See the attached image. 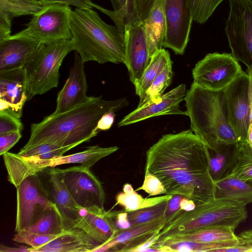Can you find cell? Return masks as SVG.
<instances>
[{"label":"cell","instance_id":"obj_1","mask_svg":"<svg viewBox=\"0 0 252 252\" xmlns=\"http://www.w3.org/2000/svg\"><path fill=\"white\" fill-rule=\"evenodd\" d=\"M209 152L191 129L165 134L146 152L145 173L155 175L165 194H179L195 204L214 198L215 183L209 171Z\"/></svg>","mask_w":252,"mask_h":252},{"label":"cell","instance_id":"obj_2","mask_svg":"<svg viewBox=\"0 0 252 252\" xmlns=\"http://www.w3.org/2000/svg\"><path fill=\"white\" fill-rule=\"evenodd\" d=\"M128 105L125 97L106 100L101 96H89L83 104L64 113L52 114L31 126L29 141L22 148L43 143L74 147L87 142L99 132L97 122L107 112L118 111Z\"/></svg>","mask_w":252,"mask_h":252},{"label":"cell","instance_id":"obj_3","mask_svg":"<svg viewBox=\"0 0 252 252\" xmlns=\"http://www.w3.org/2000/svg\"><path fill=\"white\" fill-rule=\"evenodd\" d=\"M71 40L73 50L85 63L124 62V35L116 26L103 21L93 8H78L71 15Z\"/></svg>","mask_w":252,"mask_h":252},{"label":"cell","instance_id":"obj_4","mask_svg":"<svg viewBox=\"0 0 252 252\" xmlns=\"http://www.w3.org/2000/svg\"><path fill=\"white\" fill-rule=\"evenodd\" d=\"M185 100L191 129L209 150L238 142L230 122L224 90L211 91L192 83Z\"/></svg>","mask_w":252,"mask_h":252},{"label":"cell","instance_id":"obj_5","mask_svg":"<svg viewBox=\"0 0 252 252\" xmlns=\"http://www.w3.org/2000/svg\"><path fill=\"white\" fill-rule=\"evenodd\" d=\"M195 204L192 210L180 209L167 216V221L156 235L157 239L155 244L208 226L222 225L235 229L248 217L246 205L240 202L214 198Z\"/></svg>","mask_w":252,"mask_h":252},{"label":"cell","instance_id":"obj_6","mask_svg":"<svg viewBox=\"0 0 252 252\" xmlns=\"http://www.w3.org/2000/svg\"><path fill=\"white\" fill-rule=\"evenodd\" d=\"M73 50L70 40H58L41 43L25 66L28 100L57 88L60 68L66 56Z\"/></svg>","mask_w":252,"mask_h":252},{"label":"cell","instance_id":"obj_7","mask_svg":"<svg viewBox=\"0 0 252 252\" xmlns=\"http://www.w3.org/2000/svg\"><path fill=\"white\" fill-rule=\"evenodd\" d=\"M70 6L60 4L45 5L32 17L24 30L14 34L46 43L58 40H70Z\"/></svg>","mask_w":252,"mask_h":252},{"label":"cell","instance_id":"obj_8","mask_svg":"<svg viewBox=\"0 0 252 252\" xmlns=\"http://www.w3.org/2000/svg\"><path fill=\"white\" fill-rule=\"evenodd\" d=\"M229 14L225 29L231 54L252 68V0H228Z\"/></svg>","mask_w":252,"mask_h":252},{"label":"cell","instance_id":"obj_9","mask_svg":"<svg viewBox=\"0 0 252 252\" xmlns=\"http://www.w3.org/2000/svg\"><path fill=\"white\" fill-rule=\"evenodd\" d=\"M242 71L238 61L231 53H209L192 69L193 83L205 89L221 91Z\"/></svg>","mask_w":252,"mask_h":252},{"label":"cell","instance_id":"obj_10","mask_svg":"<svg viewBox=\"0 0 252 252\" xmlns=\"http://www.w3.org/2000/svg\"><path fill=\"white\" fill-rule=\"evenodd\" d=\"M16 189L17 211L15 230L17 232L35 223L42 212L54 202L48 190L37 174L26 178Z\"/></svg>","mask_w":252,"mask_h":252},{"label":"cell","instance_id":"obj_11","mask_svg":"<svg viewBox=\"0 0 252 252\" xmlns=\"http://www.w3.org/2000/svg\"><path fill=\"white\" fill-rule=\"evenodd\" d=\"M55 169L78 205L86 209L104 208L105 195L103 187L90 168L81 165Z\"/></svg>","mask_w":252,"mask_h":252},{"label":"cell","instance_id":"obj_12","mask_svg":"<svg viewBox=\"0 0 252 252\" xmlns=\"http://www.w3.org/2000/svg\"><path fill=\"white\" fill-rule=\"evenodd\" d=\"M230 124L238 142L247 140L251 111L250 76L243 71L224 89Z\"/></svg>","mask_w":252,"mask_h":252},{"label":"cell","instance_id":"obj_13","mask_svg":"<svg viewBox=\"0 0 252 252\" xmlns=\"http://www.w3.org/2000/svg\"><path fill=\"white\" fill-rule=\"evenodd\" d=\"M165 13L166 32L163 46L177 55H183L193 21L191 0H165Z\"/></svg>","mask_w":252,"mask_h":252},{"label":"cell","instance_id":"obj_14","mask_svg":"<svg viewBox=\"0 0 252 252\" xmlns=\"http://www.w3.org/2000/svg\"><path fill=\"white\" fill-rule=\"evenodd\" d=\"M125 59L124 63L130 81L135 85L142 77L150 61L143 23L138 21L125 26Z\"/></svg>","mask_w":252,"mask_h":252},{"label":"cell","instance_id":"obj_15","mask_svg":"<svg viewBox=\"0 0 252 252\" xmlns=\"http://www.w3.org/2000/svg\"><path fill=\"white\" fill-rule=\"evenodd\" d=\"M27 100L25 67L0 71V112L20 119Z\"/></svg>","mask_w":252,"mask_h":252},{"label":"cell","instance_id":"obj_16","mask_svg":"<svg viewBox=\"0 0 252 252\" xmlns=\"http://www.w3.org/2000/svg\"><path fill=\"white\" fill-rule=\"evenodd\" d=\"M186 85L182 84L158 99L137 107L118 123L119 127L129 125L150 118L165 115H184L186 111L181 110L179 104L186 95Z\"/></svg>","mask_w":252,"mask_h":252},{"label":"cell","instance_id":"obj_17","mask_svg":"<svg viewBox=\"0 0 252 252\" xmlns=\"http://www.w3.org/2000/svg\"><path fill=\"white\" fill-rule=\"evenodd\" d=\"M84 63L75 52L74 62L70 68L68 77L62 89L59 92L55 111L56 115L70 110L86 102L88 85L84 71Z\"/></svg>","mask_w":252,"mask_h":252},{"label":"cell","instance_id":"obj_18","mask_svg":"<svg viewBox=\"0 0 252 252\" xmlns=\"http://www.w3.org/2000/svg\"><path fill=\"white\" fill-rule=\"evenodd\" d=\"M119 149L117 146L101 147L93 146L75 154L60 156L48 159L27 158V164L31 175H36L46 168L69 163H80L91 169L101 159L114 153Z\"/></svg>","mask_w":252,"mask_h":252},{"label":"cell","instance_id":"obj_19","mask_svg":"<svg viewBox=\"0 0 252 252\" xmlns=\"http://www.w3.org/2000/svg\"><path fill=\"white\" fill-rule=\"evenodd\" d=\"M118 211H106L104 208H83L78 227L101 245L107 243L119 232L114 220Z\"/></svg>","mask_w":252,"mask_h":252},{"label":"cell","instance_id":"obj_20","mask_svg":"<svg viewBox=\"0 0 252 252\" xmlns=\"http://www.w3.org/2000/svg\"><path fill=\"white\" fill-rule=\"evenodd\" d=\"M41 44L14 34L0 40V71L24 67Z\"/></svg>","mask_w":252,"mask_h":252},{"label":"cell","instance_id":"obj_21","mask_svg":"<svg viewBox=\"0 0 252 252\" xmlns=\"http://www.w3.org/2000/svg\"><path fill=\"white\" fill-rule=\"evenodd\" d=\"M48 191L63 220L65 230L75 227L82 217L83 208L74 201L54 167L48 172Z\"/></svg>","mask_w":252,"mask_h":252},{"label":"cell","instance_id":"obj_22","mask_svg":"<svg viewBox=\"0 0 252 252\" xmlns=\"http://www.w3.org/2000/svg\"><path fill=\"white\" fill-rule=\"evenodd\" d=\"M167 219V216H163L154 220L121 230L115 237L98 247L93 252L116 251V248L122 245L125 246L119 252H125L145 241L154 234L158 233L164 225Z\"/></svg>","mask_w":252,"mask_h":252},{"label":"cell","instance_id":"obj_23","mask_svg":"<svg viewBox=\"0 0 252 252\" xmlns=\"http://www.w3.org/2000/svg\"><path fill=\"white\" fill-rule=\"evenodd\" d=\"M101 244L78 227L66 230L52 241L31 252H93Z\"/></svg>","mask_w":252,"mask_h":252},{"label":"cell","instance_id":"obj_24","mask_svg":"<svg viewBox=\"0 0 252 252\" xmlns=\"http://www.w3.org/2000/svg\"><path fill=\"white\" fill-rule=\"evenodd\" d=\"M165 0H155L149 14L142 21L149 57L162 49L166 32Z\"/></svg>","mask_w":252,"mask_h":252},{"label":"cell","instance_id":"obj_25","mask_svg":"<svg viewBox=\"0 0 252 252\" xmlns=\"http://www.w3.org/2000/svg\"><path fill=\"white\" fill-rule=\"evenodd\" d=\"M209 171L215 183L231 173L237 160L238 143L221 144L215 151L209 149Z\"/></svg>","mask_w":252,"mask_h":252},{"label":"cell","instance_id":"obj_26","mask_svg":"<svg viewBox=\"0 0 252 252\" xmlns=\"http://www.w3.org/2000/svg\"><path fill=\"white\" fill-rule=\"evenodd\" d=\"M235 229L230 226L222 225L205 227L165 239L155 243L152 247L164 242L193 241L215 243L232 240L238 238V236L234 233Z\"/></svg>","mask_w":252,"mask_h":252},{"label":"cell","instance_id":"obj_27","mask_svg":"<svg viewBox=\"0 0 252 252\" xmlns=\"http://www.w3.org/2000/svg\"><path fill=\"white\" fill-rule=\"evenodd\" d=\"M214 198L252 203V185L230 174L215 182Z\"/></svg>","mask_w":252,"mask_h":252},{"label":"cell","instance_id":"obj_28","mask_svg":"<svg viewBox=\"0 0 252 252\" xmlns=\"http://www.w3.org/2000/svg\"><path fill=\"white\" fill-rule=\"evenodd\" d=\"M114 11H110L93 3L94 7L108 15L124 35L125 26L141 21L139 17L137 0H110Z\"/></svg>","mask_w":252,"mask_h":252},{"label":"cell","instance_id":"obj_29","mask_svg":"<svg viewBox=\"0 0 252 252\" xmlns=\"http://www.w3.org/2000/svg\"><path fill=\"white\" fill-rule=\"evenodd\" d=\"M172 195L151 198H143L133 189L131 185L126 184L123 186V192L116 196V204H119L125 208L126 212L134 211L140 209L150 207L161 202L170 200Z\"/></svg>","mask_w":252,"mask_h":252},{"label":"cell","instance_id":"obj_30","mask_svg":"<svg viewBox=\"0 0 252 252\" xmlns=\"http://www.w3.org/2000/svg\"><path fill=\"white\" fill-rule=\"evenodd\" d=\"M25 229L54 235H61L66 230L63 217L54 203L42 212L35 223Z\"/></svg>","mask_w":252,"mask_h":252},{"label":"cell","instance_id":"obj_31","mask_svg":"<svg viewBox=\"0 0 252 252\" xmlns=\"http://www.w3.org/2000/svg\"><path fill=\"white\" fill-rule=\"evenodd\" d=\"M171 61L169 52L163 48L153 55L142 77L134 85L135 93L139 97L145 93L166 65Z\"/></svg>","mask_w":252,"mask_h":252},{"label":"cell","instance_id":"obj_32","mask_svg":"<svg viewBox=\"0 0 252 252\" xmlns=\"http://www.w3.org/2000/svg\"><path fill=\"white\" fill-rule=\"evenodd\" d=\"M241 242L238 238L215 243H201L193 241H180L164 242L155 247H162L165 252H216L218 249L234 246Z\"/></svg>","mask_w":252,"mask_h":252},{"label":"cell","instance_id":"obj_33","mask_svg":"<svg viewBox=\"0 0 252 252\" xmlns=\"http://www.w3.org/2000/svg\"><path fill=\"white\" fill-rule=\"evenodd\" d=\"M172 64V61L168 63L148 90L141 96L139 97L137 107L158 99L164 94L165 89L172 82L173 74Z\"/></svg>","mask_w":252,"mask_h":252},{"label":"cell","instance_id":"obj_34","mask_svg":"<svg viewBox=\"0 0 252 252\" xmlns=\"http://www.w3.org/2000/svg\"><path fill=\"white\" fill-rule=\"evenodd\" d=\"M231 174L252 185V149L247 141L238 142L237 160Z\"/></svg>","mask_w":252,"mask_h":252},{"label":"cell","instance_id":"obj_35","mask_svg":"<svg viewBox=\"0 0 252 252\" xmlns=\"http://www.w3.org/2000/svg\"><path fill=\"white\" fill-rule=\"evenodd\" d=\"M45 6L41 2L0 0V13L12 20L14 18L22 16L33 15Z\"/></svg>","mask_w":252,"mask_h":252},{"label":"cell","instance_id":"obj_36","mask_svg":"<svg viewBox=\"0 0 252 252\" xmlns=\"http://www.w3.org/2000/svg\"><path fill=\"white\" fill-rule=\"evenodd\" d=\"M73 148L74 146L61 147L50 143H43L27 149L22 148L18 154L24 157L48 159L62 156Z\"/></svg>","mask_w":252,"mask_h":252},{"label":"cell","instance_id":"obj_37","mask_svg":"<svg viewBox=\"0 0 252 252\" xmlns=\"http://www.w3.org/2000/svg\"><path fill=\"white\" fill-rule=\"evenodd\" d=\"M169 201V200L164 201L152 207L128 212L127 218L131 227L145 223L165 216Z\"/></svg>","mask_w":252,"mask_h":252},{"label":"cell","instance_id":"obj_38","mask_svg":"<svg viewBox=\"0 0 252 252\" xmlns=\"http://www.w3.org/2000/svg\"><path fill=\"white\" fill-rule=\"evenodd\" d=\"M223 0H191L192 20L203 24Z\"/></svg>","mask_w":252,"mask_h":252},{"label":"cell","instance_id":"obj_39","mask_svg":"<svg viewBox=\"0 0 252 252\" xmlns=\"http://www.w3.org/2000/svg\"><path fill=\"white\" fill-rule=\"evenodd\" d=\"M58 236L42 234L23 229L16 233L14 236L13 241L27 245L32 249H35L45 245Z\"/></svg>","mask_w":252,"mask_h":252},{"label":"cell","instance_id":"obj_40","mask_svg":"<svg viewBox=\"0 0 252 252\" xmlns=\"http://www.w3.org/2000/svg\"><path fill=\"white\" fill-rule=\"evenodd\" d=\"M144 190L148 193V197L164 194L165 189L159 180L155 175L150 173H145V178L142 185L137 188L135 191Z\"/></svg>","mask_w":252,"mask_h":252},{"label":"cell","instance_id":"obj_41","mask_svg":"<svg viewBox=\"0 0 252 252\" xmlns=\"http://www.w3.org/2000/svg\"><path fill=\"white\" fill-rule=\"evenodd\" d=\"M23 128L20 118L0 112V135L10 132H22Z\"/></svg>","mask_w":252,"mask_h":252},{"label":"cell","instance_id":"obj_42","mask_svg":"<svg viewBox=\"0 0 252 252\" xmlns=\"http://www.w3.org/2000/svg\"><path fill=\"white\" fill-rule=\"evenodd\" d=\"M21 137L20 131L10 132L0 135V155L2 156L8 152Z\"/></svg>","mask_w":252,"mask_h":252},{"label":"cell","instance_id":"obj_43","mask_svg":"<svg viewBox=\"0 0 252 252\" xmlns=\"http://www.w3.org/2000/svg\"><path fill=\"white\" fill-rule=\"evenodd\" d=\"M45 5L60 4L74 6L78 8H93L92 0H38Z\"/></svg>","mask_w":252,"mask_h":252},{"label":"cell","instance_id":"obj_44","mask_svg":"<svg viewBox=\"0 0 252 252\" xmlns=\"http://www.w3.org/2000/svg\"><path fill=\"white\" fill-rule=\"evenodd\" d=\"M116 112L111 110L104 114L97 122L96 129L99 131L110 129L114 122Z\"/></svg>","mask_w":252,"mask_h":252},{"label":"cell","instance_id":"obj_45","mask_svg":"<svg viewBox=\"0 0 252 252\" xmlns=\"http://www.w3.org/2000/svg\"><path fill=\"white\" fill-rule=\"evenodd\" d=\"M12 21L4 14L0 13V40L11 35Z\"/></svg>","mask_w":252,"mask_h":252},{"label":"cell","instance_id":"obj_46","mask_svg":"<svg viewBox=\"0 0 252 252\" xmlns=\"http://www.w3.org/2000/svg\"><path fill=\"white\" fill-rule=\"evenodd\" d=\"M154 1L155 0H137L139 17L142 22L149 14Z\"/></svg>","mask_w":252,"mask_h":252},{"label":"cell","instance_id":"obj_47","mask_svg":"<svg viewBox=\"0 0 252 252\" xmlns=\"http://www.w3.org/2000/svg\"><path fill=\"white\" fill-rule=\"evenodd\" d=\"M128 212L126 211H118L114 218L115 223L117 229L123 230L131 227L130 223L127 218Z\"/></svg>","mask_w":252,"mask_h":252},{"label":"cell","instance_id":"obj_48","mask_svg":"<svg viewBox=\"0 0 252 252\" xmlns=\"http://www.w3.org/2000/svg\"><path fill=\"white\" fill-rule=\"evenodd\" d=\"M247 72L250 76V126L248 130L247 142L252 149V68L247 69Z\"/></svg>","mask_w":252,"mask_h":252},{"label":"cell","instance_id":"obj_49","mask_svg":"<svg viewBox=\"0 0 252 252\" xmlns=\"http://www.w3.org/2000/svg\"><path fill=\"white\" fill-rule=\"evenodd\" d=\"M240 240L241 242L237 245L218 249L216 252H252V248L241 239Z\"/></svg>","mask_w":252,"mask_h":252},{"label":"cell","instance_id":"obj_50","mask_svg":"<svg viewBox=\"0 0 252 252\" xmlns=\"http://www.w3.org/2000/svg\"><path fill=\"white\" fill-rule=\"evenodd\" d=\"M183 197H185L179 194L173 195L172 198L169 201L165 216H168L181 209L180 203Z\"/></svg>","mask_w":252,"mask_h":252},{"label":"cell","instance_id":"obj_51","mask_svg":"<svg viewBox=\"0 0 252 252\" xmlns=\"http://www.w3.org/2000/svg\"><path fill=\"white\" fill-rule=\"evenodd\" d=\"M237 236L252 248V228L245 230Z\"/></svg>","mask_w":252,"mask_h":252},{"label":"cell","instance_id":"obj_52","mask_svg":"<svg viewBox=\"0 0 252 252\" xmlns=\"http://www.w3.org/2000/svg\"><path fill=\"white\" fill-rule=\"evenodd\" d=\"M32 247L21 246L19 248H10L6 247L2 244L0 245V252H31Z\"/></svg>","mask_w":252,"mask_h":252},{"label":"cell","instance_id":"obj_53","mask_svg":"<svg viewBox=\"0 0 252 252\" xmlns=\"http://www.w3.org/2000/svg\"><path fill=\"white\" fill-rule=\"evenodd\" d=\"M181 209L185 211H190L194 209L196 206L195 202L192 200L183 197L180 201Z\"/></svg>","mask_w":252,"mask_h":252},{"label":"cell","instance_id":"obj_54","mask_svg":"<svg viewBox=\"0 0 252 252\" xmlns=\"http://www.w3.org/2000/svg\"><path fill=\"white\" fill-rule=\"evenodd\" d=\"M14 1H24V2H40L38 0H11Z\"/></svg>","mask_w":252,"mask_h":252}]
</instances>
